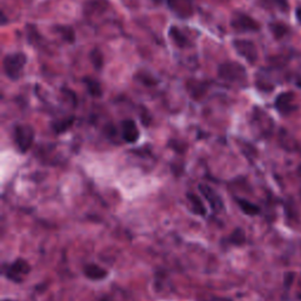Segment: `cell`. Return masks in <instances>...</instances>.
Masks as SVG:
<instances>
[{
  "label": "cell",
  "instance_id": "1",
  "mask_svg": "<svg viewBox=\"0 0 301 301\" xmlns=\"http://www.w3.org/2000/svg\"><path fill=\"white\" fill-rule=\"evenodd\" d=\"M218 76L224 82L246 86L247 71L242 64L236 62H225L218 68Z\"/></svg>",
  "mask_w": 301,
  "mask_h": 301
},
{
  "label": "cell",
  "instance_id": "2",
  "mask_svg": "<svg viewBox=\"0 0 301 301\" xmlns=\"http://www.w3.org/2000/svg\"><path fill=\"white\" fill-rule=\"evenodd\" d=\"M26 62H28V56L25 53H10L2 59V70L8 79L18 80L24 73Z\"/></svg>",
  "mask_w": 301,
  "mask_h": 301
},
{
  "label": "cell",
  "instance_id": "3",
  "mask_svg": "<svg viewBox=\"0 0 301 301\" xmlns=\"http://www.w3.org/2000/svg\"><path fill=\"white\" fill-rule=\"evenodd\" d=\"M230 26L236 32H258L260 31V24L252 16L244 12H234L230 19Z\"/></svg>",
  "mask_w": 301,
  "mask_h": 301
},
{
  "label": "cell",
  "instance_id": "4",
  "mask_svg": "<svg viewBox=\"0 0 301 301\" xmlns=\"http://www.w3.org/2000/svg\"><path fill=\"white\" fill-rule=\"evenodd\" d=\"M34 140V130L30 125H18L14 128V142L22 153L28 152Z\"/></svg>",
  "mask_w": 301,
  "mask_h": 301
},
{
  "label": "cell",
  "instance_id": "5",
  "mask_svg": "<svg viewBox=\"0 0 301 301\" xmlns=\"http://www.w3.org/2000/svg\"><path fill=\"white\" fill-rule=\"evenodd\" d=\"M30 265L28 262H25L24 259H18L14 262L8 266V268L6 270V278L14 282H24L25 278L28 276L30 273Z\"/></svg>",
  "mask_w": 301,
  "mask_h": 301
},
{
  "label": "cell",
  "instance_id": "6",
  "mask_svg": "<svg viewBox=\"0 0 301 301\" xmlns=\"http://www.w3.org/2000/svg\"><path fill=\"white\" fill-rule=\"evenodd\" d=\"M233 46L236 53L239 56H242L250 64H254L258 60L256 46L252 42H250V40L236 39L233 42Z\"/></svg>",
  "mask_w": 301,
  "mask_h": 301
},
{
  "label": "cell",
  "instance_id": "7",
  "mask_svg": "<svg viewBox=\"0 0 301 301\" xmlns=\"http://www.w3.org/2000/svg\"><path fill=\"white\" fill-rule=\"evenodd\" d=\"M199 190L200 193L205 196V199L207 200V202L210 204V206L212 207L213 210L219 212V210H222L224 208L222 198H220V196L212 188V187L202 184V185H199Z\"/></svg>",
  "mask_w": 301,
  "mask_h": 301
},
{
  "label": "cell",
  "instance_id": "8",
  "mask_svg": "<svg viewBox=\"0 0 301 301\" xmlns=\"http://www.w3.org/2000/svg\"><path fill=\"white\" fill-rule=\"evenodd\" d=\"M167 4L176 14L182 18H188L193 14L192 0H167Z\"/></svg>",
  "mask_w": 301,
  "mask_h": 301
},
{
  "label": "cell",
  "instance_id": "9",
  "mask_svg": "<svg viewBox=\"0 0 301 301\" xmlns=\"http://www.w3.org/2000/svg\"><path fill=\"white\" fill-rule=\"evenodd\" d=\"M122 139L128 144H134L138 142L140 132L136 122L131 119H126L122 122Z\"/></svg>",
  "mask_w": 301,
  "mask_h": 301
},
{
  "label": "cell",
  "instance_id": "10",
  "mask_svg": "<svg viewBox=\"0 0 301 301\" xmlns=\"http://www.w3.org/2000/svg\"><path fill=\"white\" fill-rule=\"evenodd\" d=\"M294 94L292 92H284L279 94L276 99V110L282 114H290L296 108L294 106Z\"/></svg>",
  "mask_w": 301,
  "mask_h": 301
},
{
  "label": "cell",
  "instance_id": "11",
  "mask_svg": "<svg viewBox=\"0 0 301 301\" xmlns=\"http://www.w3.org/2000/svg\"><path fill=\"white\" fill-rule=\"evenodd\" d=\"M208 88V82H202L198 79H188L186 82V90L190 93V96L196 100H198L204 96Z\"/></svg>",
  "mask_w": 301,
  "mask_h": 301
},
{
  "label": "cell",
  "instance_id": "12",
  "mask_svg": "<svg viewBox=\"0 0 301 301\" xmlns=\"http://www.w3.org/2000/svg\"><path fill=\"white\" fill-rule=\"evenodd\" d=\"M170 38L172 39V42L176 45V48H186L187 46H190V39L184 34L182 31L176 26H170L168 31Z\"/></svg>",
  "mask_w": 301,
  "mask_h": 301
},
{
  "label": "cell",
  "instance_id": "13",
  "mask_svg": "<svg viewBox=\"0 0 301 301\" xmlns=\"http://www.w3.org/2000/svg\"><path fill=\"white\" fill-rule=\"evenodd\" d=\"M84 273L91 280H102L107 276V270L96 264H88L84 267Z\"/></svg>",
  "mask_w": 301,
  "mask_h": 301
},
{
  "label": "cell",
  "instance_id": "14",
  "mask_svg": "<svg viewBox=\"0 0 301 301\" xmlns=\"http://www.w3.org/2000/svg\"><path fill=\"white\" fill-rule=\"evenodd\" d=\"M82 82H84V84H85L86 88H88V92L92 96H94V98H100V96H102V85H100V82H98V80L90 78V76H86Z\"/></svg>",
  "mask_w": 301,
  "mask_h": 301
},
{
  "label": "cell",
  "instance_id": "15",
  "mask_svg": "<svg viewBox=\"0 0 301 301\" xmlns=\"http://www.w3.org/2000/svg\"><path fill=\"white\" fill-rule=\"evenodd\" d=\"M54 32L58 33V34L62 36V38L65 40L66 42H76V32L71 26H66V25H56L54 26Z\"/></svg>",
  "mask_w": 301,
  "mask_h": 301
},
{
  "label": "cell",
  "instance_id": "16",
  "mask_svg": "<svg viewBox=\"0 0 301 301\" xmlns=\"http://www.w3.org/2000/svg\"><path fill=\"white\" fill-rule=\"evenodd\" d=\"M187 199H188L190 204V208H192L193 212L196 214H199V216H205L206 207L198 196L193 194V193H187Z\"/></svg>",
  "mask_w": 301,
  "mask_h": 301
},
{
  "label": "cell",
  "instance_id": "17",
  "mask_svg": "<svg viewBox=\"0 0 301 301\" xmlns=\"http://www.w3.org/2000/svg\"><path fill=\"white\" fill-rule=\"evenodd\" d=\"M236 202H238V205L242 210L247 216H256V214L260 213V208L256 205H254V204L250 202L248 200L245 199H236Z\"/></svg>",
  "mask_w": 301,
  "mask_h": 301
},
{
  "label": "cell",
  "instance_id": "18",
  "mask_svg": "<svg viewBox=\"0 0 301 301\" xmlns=\"http://www.w3.org/2000/svg\"><path fill=\"white\" fill-rule=\"evenodd\" d=\"M90 60H91L93 68H94L96 71H100L104 66V56L102 51L99 48H93L91 53H90Z\"/></svg>",
  "mask_w": 301,
  "mask_h": 301
},
{
  "label": "cell",
  "instance_id": "19",
  "mask_svg": "<svg viewBox=\"0 0 301 301\" xmlns=\"http://www.w3.org/2000/svg\"><path fill=\"white\" fill-rule=\"evenodd\" d=\"M228 242L236 246H240V245H242V244H245L246 236H245V233H244V230L242 228L234 230V232L230 234Z\"/></svg>",
  "mask_w": 301,
  "mask_h": 301
},
{
  "label": "cell",
  "instance_id": "20",
  "mask_svg": "<svg viewBox=\"0 0 301 301\" xmlns=\"http://www.w3.org/2000/svg\"><path fill=\"white\" fill-rule=\"evenodd\" d=\"M270 28L276 39H280L288 31V28H287L286 25L282 24V22H273V24L270 25Z\"/></svg>",
  "mask_w": 301,
  "mask_h": 301
},
{
  "label": "cell",
  "instance_id": "21",
  "mask_svg": "<svg viewBox=\"0 0 301 301\" xmlns=\"http://www.w3.org/2000/svg\"><path fill=\"white\" fill-rule=\"evenodd\" d=\"M72 124H73V118L64 119V120H62V122H56L53 124V128H54L56 132L62 133L64 131H66V130H68V127L72 125Z\"/></svg>",
  "mask_w": 301,
  "mask_h": 301
},
{
  "label": "cell",
  "instance_id": "22",
  "mask_svg": "<svg viewBox=\"0 0 301 301\" xmlns=\"http://www.w3.org/2000/svg\"><path fill=\"white\" fill-rule=\"evenodd\" d=\"M206 301H230V299H226V298H219V296H213L207 299Z\"/></svg>",
  "mask_w": 301,
  "mask_h": 301
},
{
  "label": "cell",
  "instance_id": "23",
  "mask_svg": "<svg viewBox=\"0 0 301 301\" xmlns=\"http://www.w3.org/2000/svg\"><path fill=\"white\" fill-rule=\"evenodd\" d=\"M296 14V18H298V20H299V22H300V24H301V5L298 6Z\"/></svg>",
  "mask_w": 301,
  "mask_h": 301
},
{
  "label": "cell",
  "instance_id": "24",
  "mask_svg": "<svg viewBox=\"0 0 301 301\" xmlns=\"http://www.w3.org/2000/svg\"><path fill=\"white\" fill-rule=\"evenodd\" d=\"M6 22H8V18H6V16L4 14V12H2V26L6 25Z\"/></svg>",
  "mask_w": 301,
  "mask_h": 301
},
{
  "label": "cell",
  "instance_id": "25",
  "mask_svg": "<svg viewBox=\"0 0 301 301\" xmlns=\"http://www.w3.org/2000/svg\"><path fill=\"white\" fill-rule=\"evenodd\" d=\"M299 173H300V176H301V166L299 167Z\"/></svg>",
  "mask_w": 301,
  "mask_h": 301
}]
</instances>
